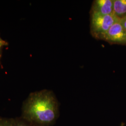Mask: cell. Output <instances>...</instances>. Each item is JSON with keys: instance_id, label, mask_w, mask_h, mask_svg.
Listing matches in <instances>:
<instances>
[{"instance_id": "obj_1", "label": "cell", "mask_w": 126, "mask_h": 126, "mask_svg": "<svg viewBox=\"0 0 126 126\" xmlns=\"http://www.w3.org/2000/svg\"><path fill=\"white\" fill-rule=\"evenodd\" d=\"M59 114L58 102L53 93L43 90L29 96L23 104L21 117L35 126H50Z\"/></svg>"}, {"instance_id": "obj_2", "label": "cell", "mask_w": 126, "mask_h": 126, "mask_svg": "<svg viewBox=\"0 0 126 126\" xmlns=\"http://www.w3.org/2000/svg\"><path fill=\"white\" fill-rule=\"evenodd\" d=\"M90 33L97 40H103L110 28L119 19L113 15H102L91 13Z\"/></svg>"}, {"instance_id": "obj_3", "label": "cell", "mask_w": 126, "mask_h": 126, "mask_svg": "<svg viewBox=\"0 0 126 126\" xmlns=\"http://www.w3.org/2000/svg\"><path fill=\"white\" fill-rule=\"evenodd\" d=\"M103 40L110 44L126 45V31L121 20L113 24L104 37Z\"/></svg>"}, {"instance_id": "obj_4", "label": "cell", "mask_w": 126, "mask_h": 126, "mask_svg": "<svg viewBox=\"0 0 126 126\" xmlns=\"http://www.w3.org/2000/svg\"><path fill=\"white\" fill-rule=\"evenodd\" d=\"M113 0H95L92 5L90 13L110 15H113Z\"/></svg>"}, {"instance_id": "obj_5", "label": "cell", "mask_w": 126, "mask_h": 126, "mask_svg": "<svg viewBox=\"0 0 126 126\" xmlns=\"http://www.w3.org/2000/svg\"><path fill=\"white\" fill-rule=\"evenodd\" d=\"M113 14L120 20L126 16V0H113Z\"/></svg>"}, {"instance_id": "obj_6", "label": "cell", "mask_w": 126, "mask_h": 126, "mask_svg": "<svg viewBox=\"0 0 126 126\" xmlns=\"http://www.w3.org/2000/svg\"><path fill=\"white\" fill-rule=\"evenodd\" d=\"M14 126H36L31 122H28L22 117H20L14 119Z\"/></svg>"}, {"instance_id": "obj_7", "label": "cell", "mask_w": 126, "mask_h": 126, "mask_svg": "<svg viewBox=\"0 0 126 126\" xmlns=\"http://www.w3.org/2000/svg\"><path fill=\"white\" fill-rule=\"evenodd\" d=\"M14 119L0 116V126H14Z\"/></svg>"}, {"instance_id": "obj_8", "label": "cell", "mask_w": 126, "mask_h": 126, "mask_svg": "<svg viewBox=\"0 0 126 126\" xmlns=\"http://www.w3.org/2000/svg\"><path fill=\"white\" fill-rule=\"evenodd\" d=\"M121 22L122 23L123 27L126 31V16L122 20H121Z\"/></svg>"}, {"instance_id": "obj_9", "label": "cell", "mask_w": 126, "mask_h": 126, "mask_svg": "<svg viewBox=\"0 0 126 126\" xmlns=\"http://www.w3.org/2000/svg\"><path fill=\"white\" fill-rule=\"evenodd\" d=\"M7 44V43L5 42L1 38H0V50L1 49V48L4 46V45H6Z\"/></svg>"}]
</instances>
